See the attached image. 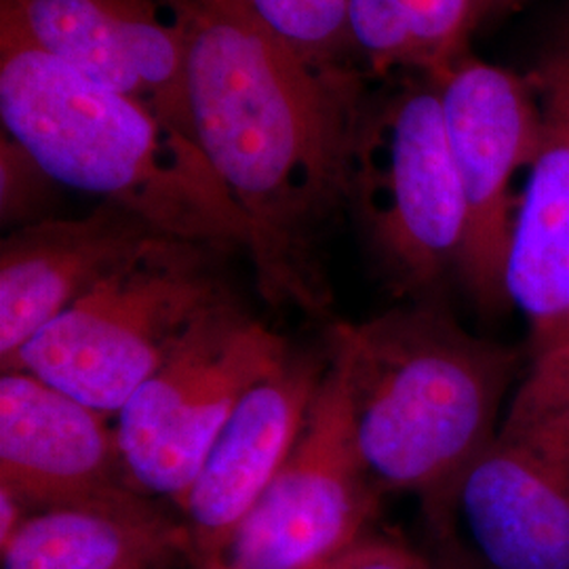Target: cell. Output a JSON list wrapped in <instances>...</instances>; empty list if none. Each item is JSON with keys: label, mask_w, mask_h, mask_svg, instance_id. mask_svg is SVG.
Segmentation results:
<instances>
[{"label": "cell", "mask_w": 569, "mask_h": 569, "mask_svg": "<svg viewBox=\"0 0 569 569\" xmlns=\"http://www.w3.org/2000/svg\"><path fill=\"white\" fill-rule=\"evenodd\" d=\"M34 512L28 509L11 489L0 488V552L9 549L23 523Z\"/></svg>", "instance_id": "cell-20"}, {"label": "cell", "mask_w": 569, "mask_h": 569, "mask_svg": "<svg viewBox=\"0 0 569 569\" xmlns=\"http://www.w3.org/2000/svg\"><path fill=\"white\" fill-rule=\"evenodd\" d=\"M327 348L376 486L418 496L435 526L500 427L519 357L435 300L336 323Z\"/></svg>", "instance_id": "cell-2"}, {"label": "cell", "mask_w": 569, "mask_h": 569, "mask_svg": "<svg viewBox=\"0 0 569 569\" xmlns=\"http://www.w3.org/2000/svg\"><path fill=\"white\" fill-rule=\"evenodd\" d=\"M289 352L287 340L239 300L204 317L117 413L131 486L180 510L232 411Z\"/></svg>", "instance_id": "cell-7"}, {"label": "cell", "mask_w": 569, "mask_h": 569, "mask_svg": "<svg viewBox=\"0 0 569 569\" xmlns=\"http://www.w3.org/2000/svg\"><path fill=\"white\" fill-rule=\"evenodd\" d=\"M56 182L32 152L2 129L0 133V222L2 226L37 224L47 218L56 199Z\"/></svg>", "instance_id": "cell-18"}, {"label": "cell", "mask_w": 569, "mask_h": 569, "mask_svg": "<svg viewBox=\"0 0 569 569\" xmlns=\"http://www.w3.org/2000/svg\"><path fill=\"white\" fill-rule=\"evenodd\" d=\"M545 66H549L550 70L561 79V82L566 84L569 96V20L566 23V30L561 32L559 42L555 47V51L550 53L549 60Z\"/></svg>", "instance_id": "cell-22"}, {"label": "cell", "mask_w": 569, "mask_h": 569, "mask_svg": "<svg viewBox=\"0 0 569 569\" xmlns=\"http://www.w3.org/2000/svg\"><path fill=\"white\" fill-rule=\"evenodd\" d=\"M182 568L190 533L152 498L34 512L2 552V569Z\"/></svg>", "instance_id": "cell-15"}, {"label": "cell", "mask_w": 569, "mask_h": 569, "mask_svg": "<svg viewBox=\"0 0 569 569\" xmlns=\"http://www.w3.org/2000/svg\"><path fill=\"white\" fill-rule=\"evenodd\" d=\"M300 58L333 74H367L348 32L346 0H244Z\"/></svg>", "instance_id": "cell-17"}, {"label": "cell", "mask_w": 569, "mask_h": 569, "mask_svg": "<svg viewBox=\"0 0 569 569\" xmlns=\"http://www.w3.org/2000/svg\"><path fill=\"white\" fill-rule=\"evenodd\" d=\"M0 41L37 49L194 138L186 49L163 0H0Z\"/></svg>", "instance_id": "cell-10"}, {"label": "cell", "mask_w": 569, "mask_h": 569, "mask_svg": "<svg viewBox=\"0 0 569 569\" xmlns=\"http://www.w3.org/2000/svg\"><path fill=\"white\" fill-rule=\"evenodd\" d=\"M317 569H333V561H331V563H326V566H321V568Z\"/></svg>", "instance_id": "cell-23"}, {"label": "cell", "mask_w": 569, "mask_h": 569, "mask_svg": "<svg viewBox=\"0 0 569 569\" xmlns=\"http://www.w3.org/2000/svg\"><path fill=\"white\" fill-rule=\"evenodd\" d=\"M367 93L346 163L345 211L397 296L432 300L460 279L467 207L449 148L439 84L399 74Z\"/></svg>", "instance_id": "cell-4"}, {"label": "cell", "mask_w": 569, "mask_h": 569, "mask_svg": "<svg viewBox=\"0 0 569 569\" xmlns=\"http://www.w3.org/2000/svg\"><path fill=\"white\" fill-rule=\"evenodd\" d=\"M329 355L305 430L239 526L197 569H317L366 538L380 507Z\"/></svg>", "instance_id": "cell-8"}, {"label": "cell", "mask_w": 569, "mask_h": 569, "mask_svg": "<svg viewBox=\"0 0 569 569\" xmlns=\"http://www.w3.org/2000/svg\"><path fill=\"white\" fill-rule=\"evenodd\" d=\"M0 121L60 186L124 207L164 237L249 251L243 211L199 142L142 102L0 41Z\"/></svg>", "instance_id": "cell-3"}, {"label": "cell", "mask_w": 569, "mask_h": 569, "mask_svg": "<svg viewBox=\"0 0 569 569\" xmlns=\"http://www.w3.org/2000/svg\"><path fill=\"white\" fill-rule=\"evenodd\" d=\"M333 569H432L399 542L363 538L333 561Z\"/></svg>", "instance_id": "cell-19"}, {"label": "cell", "mask_w": 569, "mask_h": 569, "mask_svg": "<svg viewBox=\"0 0 569 569\" xmlns=\"http://www.w3.org/2000/svg\"><path fill=\"white\" fill-rule=\"evenodd\" d=\"M435 529L468 569H569V366H528Z\"/></svg>", "instance_id": "cell-6"}, {"label": "cell", "mask_w": 569, "mask_h": 569, "mask_svg": "<svg viewBox=\"0 0 569 569\" xmlns=\"http://www.w3.org/2000/svg\"><path fill=\"white\" fill-rule=\"evenodd\" d=\"M0 488L32 512L146 498L122 462L117 418L21 369L0 376Z\"/></svg>", "instance_id": "cell-11"}, {"label": "cell", "mask_w": 569, "mask_h": 569, "mask_svg": "<svg viewBox=\"0 0 569 569\" xmlns=\"http://www.w3.org/2000/svg\"><path fill=\"white\" fill-rule=\"evenodd\" d=\"M163 4L186 49L192 131L243 211L258 289L272 305L326 317L323 249L345 211L367 74L312 66L244 0Z\"/></svg>", "instance_id": "cell-1"}, {"label": "cell", "mask_w": 569, "mask_h": 569, "mask_svg": "<svg viewBox=\"0 0 569 569\" xmlns=\"http://www.w3.org/2000/svg\"><path fill=\"white\" fill-rule=\"evenodd\" d=\"M327 366L329 348L291 350L232 411L178 510L190 533L192 569L220 549L283 467L305 430Z\"/></svg>", "instance_id": "cell-12"}, {"label": "cell", "mask_w": 569, "mask_h": 569, "mask_svg": "<svg viewBox=\"0 0 569 569\" xmlns=\"http://www.w3.org/2000/svg\"><path fill=\"white\" fill-rule=\"evenodd\" d=\"M352 49L367 77H439L468 53L475 0H346Z\"/></svg>", "instance_id": "cell-16"}, {"label": "cell", "mask_w": 569, "mask_h": 569, "mask_svg": "<svg viewBox=\"0 0 569 569\" xmlns=\"http://www.w3.org/2000/svg\"><path fill=\"white\" fill-rule=\"evenodd\" d=\"M432 79L467 207L460 281L477 305L498 310L509 305L505 268L521 197L512 183L533 163L545 136L540 93L533 79L470 51Z\"/></svg>", "instance_id": "cell-9"}, {"label": "cell", "mask_w": 569, "mask_h": 569, "mask_svg": "<svg viewBox=\"0 0 569 569\" xmlns=\"http://www.w3.org/2000/svg\"><path fill=\"white\" fill-rule=\"evenodd\" d=\"M533 84L545 136L515 213L505 291L526 317L529 361L538 363L569 359V96L545 63Z\"/></svg>", "instance_id": "cell-14"}, {"label": "cell", "mask_w": 569, "mask_h": 569, "mask_svg": "<svg viewBox=\"0 0 569 569\" xmlns=\"http://www.w3.org/2000/svg\"><path fill=\"white\" fill-rule=\"evenodd\" d=\"M521 4V0H475L472 2V20H475V30L486 26L489 21L500 20L509 16Z\"/></svg>", "instance_id": "cell-21"}, {"label": "cell", "mask_w": 569, "mask_h": 569, "mask_svg": "<svg viewBox=\"0 0 569 569\" xmlns=\"http://www.w3.org/2000/svg\"><path fill=\"white\" fill-rule=\"evenodd\" d=\"M222 256L159 239L63 310L4 369L28 371L117 418L204 317L237 300Z\"/></svg>", "instance_id": "cell-5"}, {"label": "cell", "mask_w": 569, "mask_h": 569, "mask_svg": "<svg viewBox=\"0 0 569 569\" xmlns=\"http://www.w3.org/2000/svg\"><path fill=\"white\" fill-rule=\"evenodd\" d=\"M164 234L114 203L74 220H42L0 243V366L121 266Z\"/></svg>", "instance_id": "cell-13"}]
</instances>
